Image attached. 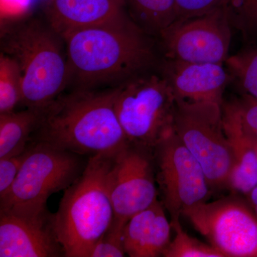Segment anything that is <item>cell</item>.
Wrapping results in <instances>:
<instances>
[{
  "instance_id": "cell-11",
  "label": "cell",
  "mask_w": 257,
  "mask_h": 257,
  "mask_svg": "<svg viewBox=\"0 0 257 257\" xmlns=\"http://www.w3.org/2000/svg\"><path fill=\"white\" fill-rule=\"evenodd\" d=\"M231 28L223 5L207 14L176 20L159 36L165 59L224 64L229 57Z\"/></svg>"
},
{
  "instance_id": "cell-7",
  "label": "cell",
  "mask_w": 257,
  "mask_h": 257,
  "mask_svg": "<svg viewBox=\"0 0 257 257\" xmlns=\"http://www.w3.org/2000/svg\"><path fill=\"white\" fill-rule=\"evenodd\" d=\"M173 130L202 165L211 189L228 187L234 157L224 132L222 104L177 99Z\"/></svg>"
},
{
  "instance_id": "cell-15",
  "label": "cell",
  "mask_w": 257,
  "mask_h": 257,
  "mask_svg": "<svg viewBox=\"0 0 257 257\" xmlns=\"http://www.w3.org/2000/svg\"><path fill=\"white\" fill-rule=\"evenodd\" d=\"M172 229L165 207L156 201L132 216L125 225L121 236L125 253L130 257L163 256L172 240Z\"/></svg>"
},
{
  "instance_id": "cell-2",
  "label": "cell",
  "mask_w": 257,
  "mask_h": 257,
  "mask_svg": "<svg viewBox=\"0 0 257 257\" xmlns=\"http://www.w3.org/2000/svg\"><path fill=\"white\" fill-rule=\"evenodd\" d=\"M65 42L70 79L78 89L126 81L154 60L146 32L130 15L113 23L81 29L62 37Z\"/></svg>"
},
{
  "instance_id": "cell-12",
  "label": "cell",
  "mask_w": 257,
  "mask_h": 257,
  "mask_svg": "<svg viewBox=\"0 0 257 257\" xmlns=\"http://www.w3.org/2000/svg\"><path fill=\"white\" fill-rule=\"evenodd\" d=\"M52 216L29 217L0 211V256H64Z\"/></svg>"
},
{
  "instance_id": "cell-1",
  "label": "cell",
  "mask_w": 257,
  "mask_h": 257,
  "mask_svg": "<svg viewBox=\"0 0 257 257\" xmlns=\"http://www.w3.org/2000/svg\"><path fill=\"white\" fill-rule=\"evenodd\" d=\"M115 98L116 88L102 92L77 89L60 95L42 111L32 141L87 157L117 155L128 143Z\"/></svg>"
},
{
  "instance_id": "cell-6",
  "label": "cell",
  "mask_w": 257,
  "mask_h": 257,
  "mask_svg": "<svg viewBox=\"0 0 257 257\" xmlns=\"http://www.w3.org/2000/svg\"><path fill=\"white\" fill-rule=\"evenodd\" d=\"M176 103L162 74L135 76L116 87L115 109L128 143L154 153L173 128Z\"/></svg>"
},
{
  "instance_id": "cell-20",
  "label": "cell",
  "mask_w": 257,
  "mask_h": 257,
  "mask_svg": "<svg viewBox=\"0 0 257 257\" xmlns=\"http://www.w3.org/2000/svg\"><path fill=\"white\" fill-rule=\"evenodd\" d=\"M224 64L243 94L257 100V50L248 49L229 56Z\"/></svg>"
},
{
  "instance_id": "cell-10",
  "label": "cell",
  "mask_w": 257,
  "mask_h": 257,
  "mask_svg": "<svg viewBox=\"0 0 257 257\" xmlns=\"http://www.w3.org/2000/svg\"><path fill=\"white\" fill-rule=\"evenodd\" d=\"M153 152L128 145L114 157L107 185L114 219L106 232L121 239L128 219L158 200Z\"/></svg>"
},
{
  "instance_id": "cell-27",
  "label": "cell",
  "mask_w": 257,
  "mask_h": 257,
  "mask_svg": "<svg viewBox=\"0 0 257 257\" xmlns=\"http://www.w3.org/2000/svg\"><path fill=\"white\" fill-rule=\"evenodd\" d=\"M248 202L257 214V185L247 194Z\"/></svg>"
},
{
  "instance_id": "cell-5",
  "label": "cell",
  "mask_w": 257,
  "mask_h": 257,
  "mask_svg": "<svg viewBox=\"0 0 257 257\" xmlns=\"http://www.w3.org/2000/svg\"><path fill=\"white\" fill-rule=\"evenodd\" d=\"M84 157L32 141L13 187L0 200V211L29 217L50 214L47 199L78 179L89 160Z\"/></svg>"
},
{
  "instance_id": "cell-14",
  "label": "cell",
  "mask_w": 257,
  "mask_h": 257,
  "mask_svg": "<svg viewBox=\"0 0 257 257\" xmlns=\"http://www.w3.org/2000/svg\"><path fill=\"white\" fill-rule=\"evenodd\" d=\"M45 11L49 25L61 37L128 15L124 0H46Z\"/></svg>"
},
{
  "instance_id": "cell-16",
  "label": "cell",
  "mask_w": 257,
  "mask_h": 257,
  "mask_svg": "<svg viewBox=\"0 0 257 257\" xmlns=\"http://www.w3.org/2000/svg\"><path fill=\"white\" fill-rule=\"evenodd\" d=\"M223 124L234 157L228 187L247 195L257 185V143L224 119Z\"/></svg>"
},
{
  "instance_id": "cell-24",
  "label": "cell",
  "mask_w": 257,
  "mask_h": 257,
  "mask_svg": "<svg viewBox=\"0 0 257 257\" xmlns=\"http://www.w3.org/2000/svg\"><path fill=\"white\" fill-rule=\"evenodd\" d=\"M226 0H176L177 20L207 14L221 8Z\"/></svg>"
},
{
  "instance_id": "cell-13",
  "label": "cell",
  "mask_w": 257,
  "mask_h": 257,
  "mask_svg": "<svg viewBox=\"0 0 257 257\" xmlns=\"http://www.w3.org/2000/svg\"><path fill=\"white\" fill-rule=\"evenodd\" d=\"M162 75L170 84L176 99L212 101L222 104L223 95L233 79L224 64L196 63L165 59Z\"/></svg>"
},
{
  "instance_id": "cell-3",
  "label": "cell",
  "mask_w": 257,
  "mask_h": 257,
  "mask_svg": "<svg viewBox=\"0 0 257 257\" xmlns=\"http://www.w3.org/2000/svg\"><path fill=\"white\" fill-rule=\"evenodd\" d=\"M89 157L78 179L68 188L52 221L66 257H89L94 245L110 228L114 210L107 185L114 157Z\"/></svg>"
},
{
  "instance_id": "cell-22",
  "label": "cell",
  "mask_w": 257,
  "mask_h": 257,
  "mask_svg": "<svg viewBox=\"0 0 257 257\" xmlns=\"http://www.w3.org/2000/svg\"><path fill=\"white\" fill-rule=\"evenodd\" d=\"M231 25L247 40L257 38V0H226Z\"/></svg>"
},
{
  "instance_id": "cell-9",
  "label": "cell",
  "mask_w": 257,
  "mask_h": 257,
  "mask_svg": "<svg viewBox=\"0 0 257 257\" xmlns=\"http://www.w3.org/2000/svg\"><path fill=\"white\" fill-rule=\"evenodd\" d=\"M154 159L162 203L175 224L184 211L207 202L211 187L202 165L173 128L155 148Z\"/></svg>"
},
{
  "instance_id": "cell-19",
  "label": "cell",
  "mask_w": 257,
  "mask_h": 257,
  "mask_svg": "<svg viewBox=\"0 0 257 257\" xmlns=\"http://www.w3.org/2000/svg\"><path fill=\"white\" fill-rule=\"evenodd\" d=\"M23 101V77L17 61L0 56V114L12 112Z\"/></svg>"
},
{
  "instance_id": "cell-17",
  "label": "cell",
  "mask_w": 257,
  "mask_h": 257,
  "mask_svg": "<svg viewBox=\"0 0 257 257\" xmlns=\"http://www.w3.org/2000/svg\"><path fill=\"white\" fill-rule=\"evenodd\" d=\"M42 111L29 109L0 114V159L25 152L41 121Z\"/></svg>"
},
{
  "instance_id": "cell-4",
  "label": "cell",
  "mask_w": 257,
  "mask_h": 257,
  "mask_svg": "<svg viewBox=\"0 0 257 257\" xmlns=\"http://www.w3.org/2000/svg\"><path fill=\"white\" fill-rule=\"evenodd\" d=\"M62 38L37 20L19 25L5 37L4 53L17 61L23 77V101L43 111L62 94L70 79Z\"/></svg>"
},
{
  "instance_id": "cell-26",
  "label": "cell",
  "mask_w": 257,
  "mask_h": 257,
  "mask_svg": "<svg viewBox=\"0 0 257 257\" xmlns=\"http://www.w3.org/2000/svg\"><path fill=\"white\" fill-rule=\"evenodd\" d=\"M32 0H1L2 17H17L26 13Z\"/></svg>"
},
{
  "instance_id": "cell-21",
  "label": "cell",
  "mask_w": 257,
  "mask_h": 257,
  "mask_svg": "<svg viewBox=\"0 0 257 257\" xmlns=\"http://www.w3.org/2000/svg\"><path fill=\"white\" fill-rule=\"evenodd\" d=\"M176 234L164 251L165 257H224L210 243L192 237L182 228L180 221L172 224Z\"/></svg>"
},
{
  "instance_id": "cell-18",
  "label": "cell",
  "mask_w": 257,
  "mask_h": 257,
  "mask_svg": "<svg viewBox=\"0 0 257 257\" xmlns=\"http://www.w3.org/2000/svg\"><path fill=\"white\" fill-rule=\"evenodd\" d=\"M128 15L144 31L159 35L177 20L176 0H124Z\"/></svg>"
},
{
  "instance_id": "cell-23",
  "label": "cell",
  "mask_w": 257,
  "mask_h": 257,
  "mask_svg": "<svg viewBox=\"0 0 257 257\" xmlns=\"http://www.w3.org/2000/svg\"><path fill=\"white\" fill-rule=\"evenodd\" d=\"M28 147L18 155L0 159V200L8 195L13 187L27 156Z\"/></svg>"
},
{
  "instance_id": "cell-8",
  "label": "cell",
  "mask_w": 257,
  "mask_h": 257,
  "mask_svg": "<svg viewBox=\"0 0 257 257\" xmlns=\"http://www.w3.org/2000/svg\"><path fill=\"white\" fill-rule=\"evenodd\" d=\"M183 215L224 257H257V214L237 194L200 203Z\"/></svg>"
},
{
  "instance_id": "cell-25",
  "label": "cell",
  "mask_w": 257,
  "mask_h": 257,
  "mask_svg": "<svg viewBox=\"0 0 257 257\" xmlns=\"http://www.w3.org/2000/svg\"><path fill=\"white\" fill-rule=\"evenodd\" d=\"M126 256L121 239L106 234L94 245L89 257H122Z\"/></svg>"
}]
</instances>
